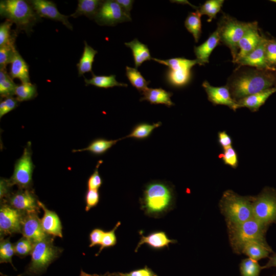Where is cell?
<instances>
[{
    "label": "cell",
    "mask_w": 276,
    "mask_h": 276,
    "mask_svg": "<svg viewBox=\"0 0 276 276\" xmlns=\"http://www.w3.org/2000/svg\"><path fill=\"white\" fill-rule=\"evenodd\" d=\"M253 197L240 196L234 191H225L220 200L219 208L227 225L243 223L252 218Z\"/></svg>",
    "instance_id": "obj_4"
},
{
    "label": "cell",
    "mask_w": 276,
    "mask_h": 276,
    "mask_svg": "<svg viewBox=\"0 0 276 276\" xmlns=\"http://www.w3.org/2000/svg\"><path fill=\"white\" fill-rule=\"evenodd\" d=\"M94 19L100 26H114L119 23L131 20L121 6L113 0L103 1Z\"/></svg>",
    "instance_id": "obj_11"
},
{
    "label": "cell",
    "mask_w": 276,
    "mask_h": 276,
    "mask_svg": "<svg viewBox=\"0 0 276 276\" xmlns=\"http://www.w3.org/2000/svg\"><path fill=\"white\" fill-rule=\"evenodd\" d=\"M34 167L32 159L31 143L29 142L22 154L14 164L13 174L9 179L11 185H17L19 189H29L32 183Z\"/></svg>",
    "instance_id": "obj_10"
},
{
    "label": "cell",
    "mask_w": 276,
    "mask_h": 276,
    "mask_svg": "<svg viewBox=\"0 0 276 276\" xmlns=\"http://www.w3.org/2000/svg\"><path fill=\"white\" fill-rule=\"evenodd\" d=\"M161 125L162 123L160 122L153 124L139 123L133 127L130 133L126 137L139 140L145 139L150 135L154 129Z\"/></svg>",
    "instance_id": "obj_34"
},
{
    "label": "cell",
    "mask_w": 276,
    "mask_h": 276,
    "mask_svg": "<svg viewBox=\"0 0 276 276\" xmlns=\"http://www.w3.org/2000/svg\"><path fill=\"white\" fill-rule=\"evenodd\" d=\"M265 56L267 63L271 68L276 69V38L266 39Z\"/></svg>",
    "instance_id": "obj_42"
},
{
    "label": "cell",
    "mask_w": 276,
    "mask_h": 276,
    "mask_svg": "<svg viewBox=\"0 0 276 276\" xmlns=\"http://www.w3.org/2000/svg\"><path fill=\"white\" fill-rule=\"evenodd\" d=\"M257 21L245 22L224 14L217 24L220 41L230 50L234 63L238 53V44L246 33L252 28Z\"/></svg>",
    "instance_id": "obj_6"
},
{
    "label": "cell",
    "mask_w": 276,
    "mask_h": 276,
    "mask_svg": "<svg viewBox=\"0 0 276 276\" xmlns=\"http://www.w3.org/2000/svg\"><path fill=\"white\" fill-rule=\"evenodd\" d=\"M218 142L223 149L232 146V140L225 131L218 133Z\"/></svg>",
    "instance_id": "obj_51"
},
{
    "label": "cell",
    "mask_w": 276,
    "mask_h": 276,
    "mask_svg": "<svg viewBox=\"0 0 276 276\" xmlns=\"http://www.w3.org/2000/svg\"><path fill=\"white\" fill-rule=\"evenodd\" d=\"M223 150V152L219 154V157L223 160L225 164L232 168H236L238 161L235 150L232 146Z\"/></svg>",
    "instance_id": "obj_45"
},
{
    "label": "cell",
    "mask_w": 276,
    "mask_h": 276,
    "mask_svg": "<svg viewBox=\"0 0 276 276\" xmlns=\"http://www.w3.org/2000/svg\"><path fill=\"white\" fill-rule=\"evenodd\" d=\"M224 2L223 0H208L197 10L201 15H207L209 17L207 21L210 22L216 18L220 11Z\"/></svg>",
    "instance_id": "obj_36"
},
{
    "label": "cell",
    "mask_w": 276,
    "mask_h": 276,
    "mask_svg": "<svg viewBox=\"0 0 276 276\" xmlns=\"http://www.w3.org/2000/svg\"><path fill=\"white\" fill-rule=\"evenodd\" d=\"M38 213L25 214L21 227V233L34 244L45 240L50 236L45 233L38 218Z\"/></svg>",
    "instance_id": "obj_15"
},
{
    "label": "cell",
    "mask_w": 276,
    "mask_h": 276,
    "mask_svg": "<svg viewBox=\"0 0 276 276\" xmlns=\"http://www.w3.org/2000/svg\"><path fill=\"white\" fill-rule=\"evenodd\" d=\"M200 13L196 10L189 13L185 21L187 30L192 34L195 41L197 42L201 34V21Z\"/></svg>",
    "instance_id": "obj_31"
},
{
    "label": "cell",
    "mask_w": 276,
    "mask_h": 276,
    "mask_svg": "<svg viewBox=\"0 0 276 276\" xmlns=\"http://www.w3.org/2000/svg\"><path fill=\"white\" fill-rule=\"evenodd\" d=\"M254 218L268 227L276 224V190L266 187L256 197H253Z\"/></svg>",
    "instance_id": "obj_9"
},
{
    "label": "cell",
    "mask_w": 276,
    "mask_h": 276,
    "mask_svg": "<svg viewBox=\"0 0 276 276\" xmlns=\"http://www.w3.org/2000/svg\"><path fill=\"white\" fill-rule=\"evenodd\" d=\"M272 252V249L268 244L255 241L245 244L242 250V253L257 261L268 257L269 254Z\"/></svg>",
    "instance_id": "obj_26"
},
{
    "label": "cell",
    "mask_w": 276,
    "mask_h": 276,
    "mask_svg": "<svg viewBox=\"0 0 276 276\" xmlns=\"http://www.w3.org/2000/svg\"><path fill=\"white\" fill-rule=\"evenodd\" d=\"M270 1L276 3V0H271Z\"/></svg>",
    "instance_id": "obj_54"
},
{
    "label": "cell",
    "mask_w": 276,
    "mask_h": 276,
    "mask_svg": "<svg viewBox=\"0 0 276 276\" xmlns=\"http://www.w3.org/2000/svg\"><path fill=\"white\" fill-rule=\"evenodd\" d=\"M263 35L259 32L258 22L251 28L240 40L238 44V53L234 63L253 51L259 44Z\"/></svg>",
    "instance_id": "obj_18"
},
{
    "label": "cell",
    "mask_w": 276,
    "mask_h": 276,
    "mask_svg": "<svg viewBox=\"0 0 276 276\" xmlns=\"http://www.w3.org/2000/svg\"><path fill=\"white\" fill-rule=\"evenodd\" d=\"M220 41L218 32L216 30L201 44L194 47V51L198 64L204 65L209 62V57Z\"/></svg>",
    "instance_id": "obj_21"
},
{
    "label": "cell",
    "mask_w": 276,
    "mask_h": 276,
    "mask_svg": "<svg viewBox=\"0 0 276 276\" xmlns=\"http://www.w3.org/2000/svg\"><path fill=\"white\" fill-rule=\"evenodd\" d=\"M272 267H276V253H273L269 257L268 261L264 266H262V269Z\"/></svg>",
    "instance_id": "obj_53"
},
{
    "label": "cell",
    "mask_w": 276,
    "mask_h": 276,
    "mask_svg": "<svg viewBox=\"0 0 276 276\" xmlns=\"http://www.w3.org/2000/svg\"><path fill=\"white\" fill-rule=\"evenodd\" d=\"M123 139L121 138L117 140H106L102 138L97 139L93 141L87 147L81 149H74L72 152H77L86 151L95 155H101L106 152Z\"/></svg>",
    "instance_id": "obj_30"
},
{
    "label": "cell",
    "mask_w": 276,
    "mask_h": 276,
    "mask_svg": "<svg viewBox=\"0 0 276 276\" xmlns=\"http://www.w3.org/2000/svg\"><path fill=\"white\" fill-rule=\"evenodd\" d=\"M227 226L229 241L236 254H242L243 246L248 242L255 241L268 244L265 236L268 227L254 218L238 224Z\"/></svg>",
    "instance_id": "obj_5"
},
{
    "label": "cell",
    "mask_w": 276,
    "mask_h": 276,
    "mask_svg": "<svg viewBox=\"0 0 276 276\" xmlns=\"http://www.w3.org/2000/svg\"><path fill=\"white\" fill-rule=\"evenodd\" d=\"M8 204L25 214L39 212V200L29 189H20L7 198Z\"/></svg>",
    "instance_id": "obj_13"
},
{
    "label": "cell",
    "mask_w": 276,
    "mask_h": 276,
    "mask_svg": "<svg viewBox=\"0 0 276 276\" xmlns=\"http://www.w3.org/2000/svg\"><path fill=\"white\" fill-rule=\"evenodd\" d=\"M120 225L121 222L119 221L111 230L108 232H105L102 239L99 251L96 256H98L100 254L103 249L112 247L116 244L117 239L115 232Z\"/></svg>",
    "instance_id": "obj_43"
},
{
    "label": "cell",
    "mask_w": 276,
    "mask_h": 276,
    "mask_svg": "<svg viewBox=\"0 0 276 276\" xmlns=\"http://www.w3.org/2000/svg\"><path fill=\"white\" fill-rule=\"evenodd\" d=\"M202 86L206 93L208 100L213 104L226 105L233 110L239 108L237 101L232 98L226 85L215 87L205 81Z\"/></svg>",
    "instance_id": "obj_16"
},
{
    "label": "cell",
    "mask_w": 276,
    "mask_h": 276,
    "mask_svg": "<svg viewBox=\"0 0 276 276\" xmlns=\"http://www.w3.org/2000/svg\"><path fill=\"white\" fill-rule=\"evenodd\" d=\"M175 201L174 188L170 183L153 180L144 187L140 208L146 215L158 218L173 209Z\"/></svg>",
    "instance_id": "obj_2"
},
{
    "label": "cell",
    "mask_w": 276,
    "mask_h": 276,
    "mask_svg": "<svg viewBox=\"0 0 276 276\" xmlns=\"http://www.w3.org/2000/svg\"><path fill=\"white\" fill-rule=\"evenodd\" d=\"M103 1L78 0L77 9L70 16L74 18L84 15L90 19H94Z\"/></svg>",
    "instance_id": "obj_28"
},
{
    "label": "cell",
    "mask_w": 276,
    "mask_h": 276,
    "mask_svg": "<svg viewBox=\"0 0 276 276\" xmlns=\"http://www.w3.org/2000/svg\"><path fill=\"white\" fill-rule=\"evenodd\" d=\"M100 200L98 190H89L86 192L85 196V211H88L97 205Z\"/></svg>",
    "instance_id": "obj_48"
},
{
    "label": "cell",
    "mask_w": 276,
    "mask_h": 276,
    "mask_svg": "<svg viewBox=\"0 0 276 276\" xmlns=\"http://www.w3.org/2000/svg\"><path fill=\"white\" fill-rule=\"evenodd\" d=\"M25 213L15 209L8 203L1 204L0 208L1 237L21 233Z\"/></svg>",
    "instance_id": "obj_12"
},
{
    "label": "cell",
    "mask_w": 276,
    "mask_h": 276,
    "mask_svg": "<svg viewBox=\"0 0 276 276\" xmlns=\"http://www.w3.org/2000/svg\"><path fill=\"white\" fill-rule=\"evenodd\" d=\"M272 276H276V274H274V275H272Z\"/></svg>",
    "instance_id": "obj_55"
},
{
    "label": "cell",
    "mask_w": 276,
    "mask_h": 276,
    "mask_svg": "<svg viewBox=\"0 0 276 276\" xmlns=\"http://www.w3.org/2000/svg\"><path fill=\"white\" fill-rule=\"evenodd\" d=\"M121 6L127 15L130 16V11L132 8L134 1L132 0H116Z\"/></svg>",
    "instance_id": "obj_52"
},
{
    "label": "cell",
    "mask_w": 276,
    "mask_h": 276,
    "mask_svg": "<svg viewBox=\"0 0 276 276\" xmlns=\"http://www.w3.org/2000/svg\"><path fill=\"white\" fill-rule=\"evenodd\" d=\"M15 95L18 102L32 100L37 95V86L31 82L22 83L17 85Z\"/></svg>",
    "instance_id": "obj_37"
},
{
    "label": "cell",
    "mask_w": 276,
    "mask_h": 276,
    "mask_svg": "<svg viewBox=\"0 0 276 276\" xmlns=\"http://www.w3.org/2000/svg\"><path fill=\"white\" fill-rule=\"evenodd\" d=\"M15 254L13 244L9 238H1L0 242V262L10 263L12 265V258Z\"/></svg>",
    "instance_id": "obj_39"
},
{
    "label": "cell",
    "mask_w": 276,
    "mask_h": 276,
    "mask_svg": "<svg viewBox=\"0 0 276 276\" xmlns=\"http://www.w3.org/2000/svg\"><path fill=\"white\" fill-rule=\"evenodd\" d=\"M84 47L82 55L76 64L78 76H82L86 73H93L92 67L97 51L94 50L84 41Z\"/></svg>",
    "instance_id": "obj_27"
},
{
    "label": "cell",
    "mask_w": 276,
    "mask_h": 276,
    "mask_svg": "<svg viewBox=\"0 0 276 276\" xmlns=\"http://www.w3.org/2000/svg\"><path fill=\"white\" fill-rule=\"evenodd\" d=\"M160 64L168 66L165 79L170 86L180 88L188 85L192 79V68L198 64L196 59L190 60L183 57L173 58L166 60L152 58Z\"/></svg>",
    "instance_id": "obj_7"
},
{
    "label": "cell",
    "mask_w": 276,
    "mask_h": 276,
    "mask_svg": "<svg viewBox=\"0 0 276 276\" xmlns=\"http://www.w3.org/2000/svg\"><path fill=\"white\" fill-rule=\"evenodd\" d=\"M234 100L276 87V69L236 70L226 85Z\"/></svg>",
    "instance_id": "obj_1"
},
{
    "label": "cell",
    "mask_w": 276,
    "mask_h": 276,
    "mask_svg": "<svg viewBox=\"0 0 276 276\" xmlns=\"http://www.w3.org/2000/svg\"><path fill=\"white\" fill-rule=\"evenodd\" d=\"M9 75L12 79H18L22 83L31 82L29 65L17 51L10 63Z\"/></svg>",
    "instance_id": "obj_24"
},
{
    "label": "cell",
    "mask_w": 276,
    "mask_h": 276,
    "mask_svg": "<svg viewBox=\"0 0 276 276\" xmlns=\"http://www.w3.org/2000/svg\"><path fill=\"white\" fill-rule=\"evenodd\" d=\"M16 85L6 68H0V95L3 98L15 95Z\"/></svg>",
    "instance_id": "obj_32"
},
{
    "label": "cell",
    "mask_w": 276,
    "mask_h": 276,
    "mask_svg": "<svg viewBox=\"0 0 276 276\" xmlns=\"http://www.w3.org/2000/svg\"><path fill=\"white\" fill-rule=\"evenodd\" d=\"M266 39L267 38L264 35H263L262 39L257 47L236 63L239 65L238 67L243 66H249L259 69H273L269 67L266 60L265 45Z\"/></svg>",
    "instance_id": "obj_17"
},
{
    "label": "cell",
    "mask_w": 276,
    "mask_h": 276,
    "mask_svg": "<svg viewBox=\"0 0 276 276\" xmlns=\"http://www.w3.org/2000/svg\"><path fill=\"white\" fill-rule=\"evenodd\" d=\"M126 75L131 84L141 93L148 88L147 86L150 83V81H147L135 68L127 66Z\"/></svg>",
    "instance_id": "obj_35"
},
{
    "label": "cell",
    "mask_w": 276,
    "mask_h": 276,
    "mask_svg": "<svg viewBox=\"0 0 276 276\" xmlns=\"http://www.w3.org/2000/svg\"><path fill=\"white\" fill-rule=\"evenodd\" d=\"M18 105L16 98L10 97L4 98L0 103V118L15 109Z\"/></svg>",
    "instance_id": "obj_47"
},
{
    "label": "cell",
    "mask_w": 276,
    "mask_h": 276,
    "mask_svg": "<svg viewBox=\"0 0 276 276\" xmlns=\"http://www.w3.org/2000/svg\"><path fill=\"white\" fill-rule=\"evenodd\" d=\"M13 186L9 179L1 178L0 181V198L3 200L8 198L10 193V188Z\"/></svg>",
    "instance_id": "obj_50"
},
{
    "label": "cell",
    "mask_w": 276,
    "mask_h": 276,
    "mask_svg": "<svg viewBox=\"0 0 276 276\" xmlns=\"http://www.w3.org/2000/svg\"><path fill=\"white\" fill-rule=\"evenodd\" d=\"M102 162L100 160L98 162L94 172L87 180V186L89 190H98L102 184V179L98 171L99 167Z\"/></svg>",
    "instance_id": "obj_46"
},
{
    "label": "cell",
    "mask_w": 276,
    "mask_h": 276,
    "mask_svg": "<svg viewBox=\"0 0 276 276\" xmlns=\"http://www.w3.org/2000/svg\"><path fill=\"white\" fill-rule=\"evenodd\" d=\"M140 101H147L151 104H164L170 107L174 105L171 98L173 95L171 92L167 91L162 88H147L142 93Z\"/></svg>",
    "instance_id": "obj_23"
},
{
    "label": "cell",
    "mask_w": 276,
    "mask_h": 276,
    "mask_svg": "<svg viewBox=\"0 0 276 276\" xmlns=\"http://www.w3.org/2000/svg\"><path fill=\"white\" fill-rule=\"evenodd\" d=\"M125 45L132 51L135 68L137 69L144 61L152 59L147 45L137 39L125 42Z\"/></svg>",
    "instance_id": "obj_25"
},
{
    "label": "cell",
    "mask_w": 276,
    "mask_h": 276,
    "mask_svg": "<svg viewBox=\"0 0 276 276\" xmlns=\"http://www.w3.org/2000/svg\"><path fill=\"white\" fill-rule=\"evenodd\" d=\"M105 233L102 229L96 228L89 234L90 247L101 244L103 235Z\"/></svg>",
    "instance_id": "obj_49"
},
{
    "label": "cell",
    "mask_w": 276,
    "mask_h": 276,
    "mask_svg": "<svg viewBox=\"0 0 276 276\" xmlns=\"http://www.w3.org/2000/svg\"><path fill=\"white\" fill-rule=\"evenodd\" d=\"M0 15L16 26V30L28 34L40 19L29 2L24 0H3L0 2Z\"/></svg>",
    "instance_id": "obj_3"
},
{
    "label": "cell",
    "mask_w": 276,
    "mask_h": 276,
    "mask_svg": "<svg viewBox=\"0 0 276 276\" xmlns=\"http://www.w3.org/2000/svg\"><path fill=\"white\" fill-rule=\"evenodd\" d=\"M91 74L93 76L90 79H86L84 77V82L86 86L91 85L103 88H108L114 86H128L126 83L119 82L116 80V76L114 75H96L94 73Z\"/></svg>",
    "instance_id": "obj_29"
},
{
    "label": "cell",
    "mask_w": 276,
    "mask_h": 276,
    "mask_svg": "<svg viewBox=\"0 0 276 276\" xmlns=\"http://www.w3.org/2000/svg\"><path fill=\"white\" fill-rule=\"evenodd\" d=\"M239 267L241 276H259L262 269L258 261L249 258L243 259Z\"/></svg>",
    "instance_id": "obj_38"
},
{
    "label": "cell",
    "mask_w": 276,
    "mask_h": 276,
    "mask_svg": "<svg viewBox=\"0 0 276 276\" xmlns=\"http://www.w3.org/2000/svg\"><path fill=\"white\" fill-rule=\"evenodd\" d=\"M275 92L276 87H273L243 98L237 101L238 108L246 107L256 111Z\"/></svg>",
    "instance_id": "obj_22"
},
{
    "label": "cell",
    "mask_w": 276,
    "mask_h": 276,
    "mask_svg": "<svg viewBox=\"0 0 276 276\" xmlns=\"http://www.w3.org/2000/svg\"><path fill=\"white\" fill-rule=\"evenodd\" d=\"M86 276H158L151 268L147 266H145L144 268L137 269L132 270L129 272H107L102 275L93 274L88 275Z\"/></svg>",
    "instance_id": "obj_41"
},
{
    "label": "cell",
    "mask_w": 276,
    "mask_h": 276,
    "mask_svg": "<svg viewBox=\"0 0 276 276\" xmlns=\"http://www.w3.org/2000/svg\"><path fill=\"white\" fill-rule=\"evenodd\" d=\"M15 45H6L0 47V68H6L11 63L16 52Z\"/></svg>",
    "instance_id": "obj_44"
},
{
    "label": "cell",
    "mask_w": 276,
    "mask_h": 276,
    "mask_svg": "<svg viewBox=\"0 0 276 276\" xmlns=\"http://www.w3.org/2000/svg\"><path fill=\"white\" fill-rule=\"evenodd\" d=\"M37 14L40 17L59 21L66 28L73 30V26L68 21L70 16L65 15L59 12L56 5L53 2L48 0L28 1Z\"/></svg>",
    "instance_id": "obj_14"
},
{
    "label": "cell",
    "mask_w": 276,
    "mask_h": 276,
    "mask_svg": "<svg viewBox=\"0 0 276 276\" xmlns=\"http://www.w3.org/2000/svg\"><path fill=\"white\" fill-rule=\"evenodd\" d=\"M33 245L34 243L31 241L23 236L13 244L15 254L20 257L31 255Z\"/></svg>",
    "instance_id": "obj_40"
},
{
    "label": "cell",
    "mask_w": 276,
    "mask_h": 276,
    "mask_svg": "<svg viewBox=\"0 0 276 276\" xmlns=\"http://www.w3.org/2000/svg\"><path fill=\"white\" fill-rule=\"evenodd\" d=\"M13 22L6 19L0 25V47L6 45H15V42L18 34L17 30H11Z\"/></svg>",
    "instance_id": "obj_33"
},
{
    "label": "cell",
    "mask_w": 276,
    "mask_h": 276,
    "mask_svg": "<svg viewBox=\"0 0 276 276\" xmlns=\"http://www.w3.org/2000/svg\"><path fill=\"white\" fill-rule=\"evenodd\" d=\"M39 205L44 212L40 219L42 227L46 234L53 237L62 238V226L57 214L47 208L44 204L39 201Z\"/></svg>",
    "instance_id": "obj_19"
},
{
    "label": "cell",
    "mask_w": 276,
    "mask_h": 276,
    "mask_svg": "<svg viewBox=\"0 0 276 276\" xmlns=\"http://www.w3.org/2000/svg\"><path fill=\"white\" fill-rule=\"evenodd\" d=\"M53 241V239L49 237L34 244L27 273L39 274L42 273L58 257L62 250L55 246Z\"/></svg>",
    "instance_id": "obj_8"
},
{
    "label": "cell",
    "mask_w": 276,
    "mask_h": 276,
    "mask_svg": "<svg viewBox=\"0 0 276 276\" xmlns=\"http://www.w3.org/2000/svg\"><path fill=\"white\" fill-rule=\"evenodd\" d=\"M140 240L135 249V252L144 244H147L153 249L158 250L168 247L169 244L177 243L176 240L169 239L163 231L153 232L147 236L143 235L141 232H140Z\"/></svg>",
    "instance_id": "obj_20"
}]
</instances>
